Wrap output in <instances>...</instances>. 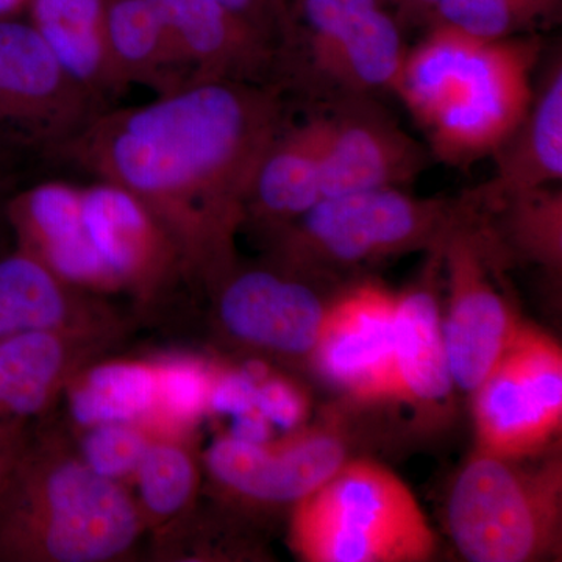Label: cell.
Returning <instances> with one entry per match:
<instances>
[{"mask_svg": "<svg viewBox=\"0 0 562 562\" xmlns=\"http://www.w3.org/2000/svg\"><path fill=\"white\" fill-rule=\"evenodd\" d=\"M79 457L92 472L125 484L133 480L151 432L138 422H111L80 430Z\"/></svg>", "mask_w": 562, "mask_h": 562, "instance_id": "obj_30", "label": "cell"}, {"mask_svg": "<svg viewBox=\"0 0 562 562\" xmlns=\"http://www.w3.org/2000/svg\"><path fill=\"white\" fill-rule=\"evenodd\" d=\"M21 151H31L16 140L0 133V195L5 194L18 168V155Z\"/></svg>", "mask_w": 562, "mask_h": 562, "instance_id": "obj_37", "label": "cell"}, {"mask_svg": "<svg viewBox=\"0 0 562 562\" xmlns=\"http://www.w3.org/2000/svg\"><path fill=\"white\" fill-rule=\"evenodd\" d=\"M47 328H128L105 297L70 286L16 249H0V339Z\"/></svg>", "mask_w": 562, "mask_h": 562, "instance_id": "obj_19", "label": "cell"}, {"mask_svg": "<svg viewBox=\"0 0 562 562\" xmlns=\"http://www.w3.org/2000/svg\"><path fill=\"white\" fill-rule=\"evenodd\" d=\"M449 305L443 346L453 384L472 392L483 383L519 328L501 286L505 255L475 209L458 199L452 224L439 244Z\"/></svg>", "mask_w": 562, "mask_h": 562, "instance_id": "obj_7", "label": "cell"}, {"mask_svg": "<svg viewBox=\"0 0 562 562\" xmlns=\"http://www.w3.org/2000/svg\"><path fill=\"white\" fill-rule=\"evenodd\" d=\"M257 380L246 369L214 368L211 379L209 413L238 416L255 408Z\"/></svg>", "mask_w": 562, "mask_h": 562, "instance_id": "obj_33", "label": "cell"}, {"mask_svg": "<svg viewBox=\"0 0 562 562\" xmlns=\"http://www.w3.org/2000/svg\"><path fill=\"white\" fill-rule=\"evenodd\" d=\"M206 294L228 339L279 357H310L327 312L301 277L276 265L241 268L236 262Z\"/></svg>", "mask_w": 562, "mask_h": 562, "instance_id": "obj_12", "label": "cell"}, {"mask_svg": "<svg viewBox=\"0 0 562 562\" xmlns=\"http://www.w3.org/2000/svg\"><path fill=\"white\" fill-rule=\"evenodd\" d=\"M457 210L458 201L416 198L401 188L324 198L272 233V265L302 276L432 249L441 243Z\"/></svg>", "mask_w": 562, "mask_h": 562, "instance_id": "obj_5", "label": "cell"}, {"mask_svg": "<svg viewBox=\"0 0 562 562\" xmlns=\"http://www.w3.org/2000/svg\"><path fill=\"white\" fill-rule=\"evenodd\" d=\"M473 394L476 450L525 460L562 427V350L552 336L519 325Z\"/></svg>", "mask_w": 562, "mask_h": 562, "instance_id": "obj_8", "label": "cell"}, {"mask_svg": "<svg viewBox=\"0 0 562 562\" xmlns=\"http://www.w3.org/2000/svg\"><path fill=\"white\" fill-rule=\"evenodd\" d=\"M562 0H439L431 24L482 40L539 35L557 25Z\"/></svg>", "mask_w": 562, "mask_h": 562, "instance_id": "obj_28", "label": "cell"}, {"mask_svg": "<svg viewBox=\"0 0 562 562\" xmlns=\"http://www.w3.org/2000/svg\"><path fill=\"white\" fill-rule=\"evenodd\" d=\"M31 420L0 419V497L31 446Z\"/></svg>", "mask_w": 562, "mask_h": 562, "instance_id": "obj_34", "label": "cell"}, {"mask_svg": "<svg viewBox=\"0 0 562 562\" xmlns=\"http://www.w3.org/2000/svg\"><path fill=\"white\" fill-rule=\"evenodd\" d=\"M292 83L306 77L338 95L392 91L406 47L380 0H295Z\"/></svg>", "mask_w": 562, "mask_h": 562, "instance_id": "obj_9", "label": "cell"}, {"mask_svg": "<svg viewBox=\"0 0 562 562\" xmlns=\"http://www.w3.org/2000/svg\"><path fill=\"white\" fill-rule=\"evenodd\" d=\"M144 535L125 484L92 472L61 436L33 431L0 497V562L127 561Z\"/></svg>", "mask_w": 562, "mask_h": 562, "instance_id": "obj_3", "label": "cell"}, {"mask_svg": "<svg viewBox=\"0 0 562 562\" xmlns=\"http://www.w3.org/2000/svg\"><path fill=\"white\" fill-rule=\"evenodd\" d=\"M232 430L228 435L247 443H268L271 441L273 425L255 406L249 412L232 417Z\"/></svg>", "mask_w": 562, "mask_h": 562, "instance_id": "obj_35", "label": "cell"}, {"mask_svg": "<svg viewBox=\"0 0 562 562\" xmlns=\"http://www.w3.org/2000/svg\"><path fill=\"white\" fill-rule=\"evenodd\" d=\"M105 110L66 72L31 22L0 20V133L49 157Z\"/></svg>", "mask_w": 562, "mask_h": 562, "instance_id": "obj_10", "label": "cell"}, {"mask_svg": "<svg viewBox=\"0 0 562 562\" xmlns=\"http://www.w3.org/2000/svg\"><path fill=\"white\" fill-rule=\"evenodd\" d=\"M255 406L273 427L288 431L294 430L305 420L308 409L305 394L294 383L271 373L258 382Z\"/></svg>", "mask_w": 562, "mask_h": 562, "instance_id": "obj_32", "label": "cell"}, {"mask_svg": "<svg viewBox=\"0 0 562 562\" xmlns=\"http://www.w3.org/2000/svg\"><path fill=\"white\" fill-rule=\"evenodd\" d=\"M29 2L31 0H0V20L20 16L27 11Z\"/></svg>", "mask_w": 562, "mask_h": 562, "instance_id": "obj_38", "label": "cell"}, {"mask_svg": "<svg viewBox=\"0 0 562 562\" xmlns=\"http://www.w3.org/2000/svg\"><path fill=\"white\" fill-rule=\"evenodd\" d=\"M284 92L194 81L146 105L103 111L47 158L146 203L179 247L188 286L206 292L238 262L251 181L291 122Z\"/></svg>", "mask_w": 562, "mask_h": 562, "instance_id": "obj_1", "label": "cell"}, {"mask_svg": "<svg viewBox=\"0 0 562 562\" xmlns=\"http://www.w3.org/2000/svg\"><path fill=\"white\" fill-rule=\"evenodd\" d=\"M111 58L125 87L169 94L194 76L150 0H105Z\"/></svg>", "mask_w": 562, "mask_h": 562, "instance_id": "obj_23", "label": "cell"}, {"mask_svg": "<svg viewBox=\"0 0 562 562\" xmlns=\"http://www.w3.org/2000/svg\"><path fill=\"white\" fill-rule=\"evenodd\" d=\"M346 446L328 432H299L280 443H247L220 436L203 457L217 486L260 505L297 503L347 461Z\"/></svg>", "mask_w": 562, "mask_h": 562, "instance_id": "obj_15", "label": "cell"}, {"mask_svg": "<svg viewBox=\"0 0 562 562\" xmlns=\"http://www.w3.org/2000/svg\"><path fill=\"white\" fill-rule=\"evenodd\" d=\"M254 25L283 50L292 65L297 46V22L291 0H216Z\"/></svg>", "mask_w": 562, "mask_h": 562, "instance_id": "obj_31", "label": "cell"}, {"mask_svg": "<svg viewBox=\"0 0 562 562\" xmlns=\"http://www.w3.org/2000/svg\"><path fill=\"white\" fill-rule=\"evenodd\" d=\"M3 216L14 247L58 279L90 294H121L88 232L79 184L44 180L3 201Z\"/></svg>", "mask_w": 562, "mask_h": 562, "instance_id": "obj_14", "label": "cell"}, {"mask_svg": "<svg viewBox=\"0 0 562 562\" xmlns=\"http://www.w3.org/2000/svg\"><path fill=\"white\" fill-rule=\"evenodd\" d=\"M194 81L225 80L290 88L283 50L216 0H150Z\"/></svg>", "mask_w": 562, "mask_h": 562, "instance_id": "obj_16", "label": "cell"}, {"mask_svg": "<svg viewBox=\"0 0 562 562\" xmlns=\"http://www.w3.org/2000/svg\"><path fill=\"white\" fill-rule=\"evenodd\" d=\"M321 169L319 114L301 124L290 122L258 165L247 199L246 222H255L272 235L297 220L324 199Z\"/></svg>", "mask_w": 562, "mask_h": 562, "instance_id": "obj_21", "label": "cell"}, {"mask_svg": "<svg viewBox=\"0 0 562 562\" xmlns=\"http://www.w3.org/2000/svg\"><path fill=\"white\" fill-rule=\"evenodd\" d=\"M157 403L147 422H155V432L190 431L209 414L211 379L214 368L192 355H165L155 358Z\"/></svg>", "mask_w": 562, "mask_h": 562, "instance_id": "obj_29", "label": "cell"}, {"mask_svg": "<svg viewBox=\"0 0 562 562\" xmlns=\"http://www.w3.org/2000/svg\"><path fill=\"white\" fill-rule=\"evenodd\" d=\"M63 395L79 430L111 422L144 424L157 403V369L154 360L102 357L85 366Z\"/></svg>", "mask_w": 562, "mask_h": 562, "instance_id": "obj_26", "label": "cell"}, {"mask_svg": "<svg viewBox=\"0 0 562 562\" xmlns=\"http://www.w3.org/2000/svg\"><path fill=\"white\" fill-rule=\"evenodd\" d=\"M520 461L476 450L458 475L447 522L465 560L535 561L560 543V461L532 469Z\"/></svg>", "mask_w": 562, "mask_h": 562, "instance_id": "obj_6", "label": "cell"}, {"mask_svg": "<svg viewBox=\"0 0 562 562\" xmlns=\"http://www.w3.org/2000/svg\"><path fill=\"white\" fill-rule=\"evenodd\" d=\"M322 122V194L401 188L416 180L430 151L372 95H338Z\"/></svg>", "mask_w": 562, "mask_h": 562, "instance_id": "obj_13", "label": "cell"}, {"mask_svg": "<svg viewBox=\"0 0 562 562\" xmlns=\"http://www.w3.org/2000/svg\"><path fill=\"white\" fill-rule=\"evenodd\" d=\"M452 387L436 295L425 288L398 295L390 401L438 402Z\"/></svg>", "mask_w": 562, "mask_h": 562, "instance_id": "obj_24", "label": "cell"}, {"mask_svg": "<svg viewBox=\"0 0 562 562\" xmlns=\"http://www.w3.org/2000/svg\"><path fill=\"white\" fill-rule=\"evenodd\" d=\"M541 41L482 40L431 24L406 49L392 92L424 132L432 157L454 168L492 157L530 109Z\"/></svg>", "mask_w": 562, "mask_h": 562, "instance_id": "obj_2", "label": "cell"}, {"mask_svg": "<svg viewBox=\"0 0 562 562\" xmlns=\"http://www.w3.org/2000/svg\"><path fill=\"white\" fill-rule=\"evenodd\" d=\"M128 328H47L0 339V419L44 416L90 362Z\"/></svg>", "mask_w": 562, "mask_h": 562, "instance_id": "obj_18", "label": "cell"}, {"mask_svg": "<svg viewBox=\"0 0 562 562\" xmlns=\"http://www.w3.org/2000/svg\"><path fill=\"white\" fill-rule=\"evenodd\" d=\"M397 301L382 284L362 283L325 312L310 358L325 379L358 401H390Z\"/></svg>", "mask_w": 562, "mask_h": 562, "instance_id": "obj_17", "label": "cell"}, {"mask_svg": "<svg viewBox=\"0 0 562 562\" xmlns=\"http://www.w3.org/2000/svg\"><path fill=\"white\" fill-rule=\"evenodd\" d=\"M506 261L512 258L538 262L549 271L561 269L562 192L543 187L514 192L490 205H475Z\"/></svg>", "mask_w": 562, "mask_h": 562, "instance_id": "obj_27", "label": "cell"}, {"mask_svg": "<svg viewBox=\"0 0 562 562\" xmlns=\"http://www.w3.org/2000/svg\"><path fill=\"white\" fill-rule=\"evenodd\" d=\"M438 2L439 0H380L384 9L390 11L401 25L406 22L430 24Z\"/></svg>", "mask_w": 562, "mask_h": 562, "instance_id": "obj_36", "label": "cell"}, {"mask_svg": "<svg viewBox=\"0 0 562 562\" xmlns=\"http://www.w3.org/2000/svg\"><path fill=\"white\" fill-rule=\"evenodd\" d=\"M491 180L464 194L490 205L514 192L557 187L562 179V63L554 58L535 88L530 109L512 135L492 154Z\"/></svg>", "mask_w": 562, "mask_h": 562, "instance_id": "obj_20", "label": "cell"}, {"mask_svg": "<svg viewBox=\"0 0 562 562\" xmlns=\"http://www.w3.org/2000/svg\"><path fill=\"white\" fill-rule=\"evenodd\" d=\"M88 232L139 313H154L187 284L179 247L149 206L106 180L81 187Z\"/></svg>", "mask_w": 562, "mask_h": 562, "instance_id": "obj_11", "label": "cell"}, {"mask_svg": "<svg viewBox=\"0 0 562 562\" xmlns=\"http://www.w3.org/2000/svg\"><path fill=\"white\" fill-rule=\"evenodd\" d=\"M29 22L66 72L113 109L128 91L111 58L105 0H31Z\"/></svg>", "mask_w": 562, "mask_h": 562, "instance_id": "obj_22", "label": "cell"}, {"mask_svg": "<svg viewBox=\"0 0 562 562\" xmlns=\"http://www.w3.org/2000/svg\"><path fill=\"white\" fill-rule=\"evenodd\" d=\"M136 503L151 542L180 527L198 506L201 462L183 435L151 432L133 476Z\"/></svg>", "mask_w": 562, "mask_h": 562, "instance_id": "obj_25", "label": "cell"}, {"mask_svg": "<svg viewBox=\"0 0 562 562\" xmlns=\"http://www.w3.org/2000/svg\"><path fill=\"white\" fill-rule=\"evenodd\" d=\"M290 542L308 562H422L436 552L435 531L408 484L366 460L344 462L295 503Z\"/></svg>", "mask_w": 562, "mask_h": 562, "instance_id": "obj_4", "label": "cell"}]
</instances>
